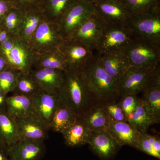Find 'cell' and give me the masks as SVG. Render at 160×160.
<instances>
[{
  "instance_id": "cell-42",
  "label": "cell",
  "mask_w": 160,
  "mask_h": 160,
  "mask_svg": "<svg viewBox=\"0 0 160 160\" xmlns=\"http://www.w3.org/2000/svg\"><path fill=\"white\" fill-rule=\"evenodd\" d=\"M10 67L6 58L0 52V72Z\"/></svg>"
},
{
  "instance_id": "cell-8",
  "label": "cell",
  "mask_w": 160,
  "mask_h": 160,
  "mask_svg": "<svg viewBox=\"0 0 160 160\" xmlns=\"http://www.w3.org/2000/svg\"><path fill=\"white\" fill-rule=\"evenodd\" d=\"M94 13L92 4L75 2L58 23L63 38L70 39L82 23Z\"/></svg>"
},
{
  "instance_id": "cell-43",
  "label": "cell",
  "mask_w": 160,
  "mask_h": 160,
  "mask_svg": "<svg viewBox=\"0 0 160 160\" xmlns=\"http://www.w3.org/2000/svg\"><path fill=\"white\" fill-rule=\"evenodd\" d=\"M18 1H19L21 4L22 5V4H32V3L34 2L36 0H18Z\"/></svg>"
},
{
  "instance_id": "cell-46",
  "label": "cell",
  "mask_w": 160,
  "mask_h": 160,
  "mask_svg": "<svg viewBox=\"0 0 160 160\" xmlns=\"http://www.w3.org/2000/svg\"><path fill=\"white\" fill-rule=\"evenodd\" d=\"M14 160L10 158V160Z\"/></svg>"
},
{
  "instance_id": "cell-18",
  "label": "cell",
  "mask_w": 160,
  "mask_h": 160,
  "mask_svg": "<svg viewBox=\"0 0 160 160\" xmlns=\"http://www.w3.org/2000/svg\"><path fill=\"white\" fill-rule=\"evenodd\" d=\"M29 74L37 83L41 90L48 93H58L62 84L64 71L60 69H33Z\"/></svg>"
},
{
  "instance_id": "cell-27",
  "label": "cell",
  "mask_w": 160,
  "mask_h": 160,
  "mask_svg": "<svg viewBox=\"0 0 160 160\" xmlns=\"http://www.w3.org/2000/svg\"><path fill=\"white\" fill-rule=\"evenodd\" d=\"M79 118L73 112L61 104L53 114L49 129L62 133Z\"/></svg>"
},
{
  "instance_id": "cell-19",
  "label": "cell",
  "mask_w": 160,
  "mask_h": 160,
  "mask_svg": "<svg viewBox=\"0 0 160 160\" xmlns=\"http://www.w3.org/2000/svg\"><path fill=\"white\" fill-rule=\"evenodd\" d=\"M108 131L121 146L127 145L136 148L141 132L128 122L110 121Z\"/></svg>"
},
{
  "instance_id": "cell-29",
  "label": "cell",
  "mask_w": 160,
  "mask_h": 160,
  "mask_svg": "<svg viewBox=\"0 0 160 160\" xmlns=\"http://www.w3.org/2000/svg\"><path fill=\"white\" fill-rule=\"evenodd\" d=\"M74 2H72V0H49L48 11L44 15L45 19L58 24Z\"/></svg>"
},
{
  "instance_id": "cell-6",
  "label": "cell",
  "mask_w": 160,
  "mask_h": 160,
  "mask_svg": "<svg viewBox=\"0 0 160 160\" xmlns=\"http://www.w3.org/2000/svg\"><path fill=\"white\" fill-rule=\"evenodd\" d=\"M156 68L150 69L130 67L117 82L116 92L118 97L127 95H137L140 92H142L149 85Z\"/></svg>"
},
{
  "instance_id": "cell-33",
  "label": "cell",
  "mask_w": 160,
  "mask_h": 160,
  "mask_svg": "<svg viewBox=\"0 0 160 160\" xmlns=\"http://www.w3.org/2000/svg\"><path fill=\"white\" fill-rule=\"evenodd\" d=\"M122 3L131 13H142L157 9L156 0H124Z\"/></svg>"
},
{
  "instance_id": "cell-11",
  "label": "cell",
  "mask_w": 160,
  "mask_h": 160,
  "mask_svg": "<svg viewBox=\"0 0 160 160\" xmlns=\"http://www.w3.org/2000/svg\"><path fill=\"white\" fill-rule=\"evenodd\" d=\"M105 24L95 13L84 21L71 38L92 50H97Z\"/></svg>"
},
{
  "instance_id": "cell-2",
  "label": "cell",
  "mask_w": 160,
  "mask_h": 160,
  "mask_svg": "<svg viewBox=\"0 0 160 160\" xmlns=\"http://www.w3.org/2000/svg\"><path fill=\"white\" fill-rule=\"evenodd\" d=\"M81 70L96 102L104 104L116 101L118 98L116 92L117 81L103 69L98 55Z\"/></svg>"
},
{
  "instance_id": "cell-13",
  "label": "cell",
  "mask_w": 160,
  "mask_h": 160,
  "mask_svg": "<svg viewBox=\"0 0 160 160\" xmlns=\"http://www.w3.org/2000/svg\"><path fill=\"white\" fill-rule=\"evenodd\" d=\"M32 112L49 127L52 118L62 104L58 93H49L41 90L32 97Z\"/></svg>"
},
{
  "instance_id": "cell-24",
  "label": "cell",
  "mask_w": 160,
  "mask_h": 160,
  "mask_svg": "<svg viewBox=\"0 0 160 160\" xmlns=\"http://www.w3.org/2000/svg\"><path fill=\"white\" fill-rule=\"evenodd\" d=\"M6 112L15 119L21 118L32 112L31 98L13 93L6 100Z\"/></svg>"
},
{
  "instance_id": "cell-14",
  "label": "cell",
  "mask_w": 160,
  "mask_h": 160,
  "mask_svg": "<svg viewBox=\"0 0 160 160\" xmlns=\"http://www.w3.org/2000/svg\"><path fill=\"white\" fill-rule=\"evenodd\" d=\"M15 120L20 140L45 141L48 138L49 127L32 112Z\"/></svg>"
},
{
  "instance_id": "cell-36",
  "label": "cell",
  "mask_w": 160,
  "mask_h": 160,
  "mask_svg": "<svg viewBox=\"0 0 160 160\" xmlns=\"http://www.w3.org/2000/svg\"><path fill=\"white\" fill-rule=\"evenodd\" d=\"M146 133L141 132L136 149L160 160V154L154 150L153 146L147 139Z\"/></svg>"
},
{
  "instance_id": "cell-38",
  "label": "cell",
  "mask_w": 160,
  "mask_h": 160,
  "mask_svg": "<svg viewBox=\"0 0 160 160\" xmlns=\"http://www.w3.org/2000/svg\"><path fill=\"white\" fill-rule=\"evenodd\" d=\"M10 5L6 0H0V24L10 10Z\"/></svg>"
},
{
  "instance_id": "cell-34",
  "label": "cell",
  "mask_w": 160,
  "mask_h": 160,
  "mask_svg": "<svg viewBox=\"0 0 160 160\" xmlns=\"http://www.w3.org/2000/svg\"><path fill=\"white\" fill-rule=\"evenodd\" d=\"M110 121L128 122L126 116L119 102L116 101L103 104Z\"/></svg>"
},
{
  "instance_id": "cell-20",
  "label": "cell",
  "mask_w": 160,
  "mask_h": 160,
  "mask_svg": "<svg viewBox=\"0 0 160 160\" xmlns=\"http://www.w3.org/2000/svg\"><path fill=\"white\" fill-rule=\"evenodd\" d=\"M142 101L155 122L160 121V78L152 79L148 86L143 90Z\"/></svg>"
},
{
  "instance_id": "cell-39",
  "label": "cell",
  "mask_w": 160,
  "mask_h": 160,
  "mask_svg": "<svg viewBox=\"0 0 160 160\" xmlns=\"http://www.w3.org/2000/svg\"><path fill=\"white\" fill-rule=\"evenodd\" d=\"M9 148L4 143L0 142V160H9Z\"/></svg>"
},
{
  "instance_id": "cell-5",
  "label": "cell",
  "mask_w": 160,
  "mask_h": 160,
  "mask_svg": "<svg viewBox=\"0 0 160 160\" xmlns=\"http://www.w3.org/2000/svg\"><path fill=\"white\" fill-rule=\"evenodd\" d=\"M65 40L57 23L45 19L40 23L28 44L34 53L52 52L59 50Z\"/></svg>"
},
{
  "instance_id": "cell-22",
  "label": "cell",
  "mask_w": 160,
  "mask_h": 160,
  "mask_svg": "<svg viewBox=\"0 0 160 160\" xmlns=\"http://www.w3.org/2000/svg\"><path fill=\"white\" fill-rule=\"evenodd\" d=\"M43 13L34 11L22 12L18 27L16 37L29 42L40 23L45 19Z\"/></svg>"
},
{
  "instance_id": "cell-28",
  "label": "cell",
  "mask_w": 160,
  "mask_h": 160,
  "mask_svg": "<svg viewBox=\"0 0 160 160\" xmlns=\"http://www.w3.org/2000/svg\"><path fill=\"white\" fill-rule=\"evenodd\" d=\"M127 120L140 132H147L149 127L156 124L141 99L136 109L128 116Z\"/></svg>"
},
{
  "instance_id": "cell-25",
  "label": "cell",
  "mask_w": 160,
  "mask_h": 160,
  "mask_svg": "<svg viewBox=\"0 0 160 160\" xmlns=\"http://www.w3.org/2000/svg\"><path fill=\"white\" fill-rule=\"evenodd\" d=\"M19 140L16 120L6 112H0V142L10 148Z\"/></svg>"
},
{
  "instance_id": "cell-32",
  "label": "cell",
  "mask_w": 160,
  "mask_h": 160,
  "mask_svg": "<svg viewBox=\"0 0 160 160\" xmlns=\"http://www.w3.org/2000/svg\"><path fill=\"white\" fill-rule=\"evenodd\" d=\"M22 12L19 9L12 8L0 24L1 28L8 32L12 36L16 37Z\"/></svg>"
},
{
  "instance_id": "cell-37",
  "label": "cell",
  "mask_w": 160,
  "mask_h": 160,
  "mask_svg": "<svg viewBox=\"0 0 160 160\" xmlns=\"http://www.w3.org/2000/svg\"><path fill=\"white\" fill-rule=\"evenodd\" d=\"M15 37L11 36L6 43L0 47V52L6 58L8 63L9 62L10 59V55L12 49L14 46Z\"/></svg>"
},
{
  "instance_id": "cell-17",
  "label": "cell",
  "mask_w": 160,
  "mask_h": 160,
  "mask_svg": "<svg viewBox=\"0 0 160 160\" xmlns=\"http://www.w3.org/2000/svg\"><path fill=\"white\" fill-rule=\"evenodd\" d=\"M103 69L117 82L130 68L128 58L123 51H111L98 54Z\"/></svg>"
},
{
  "instance_id": "cell-15",
  "label": "cell",
  "mask_w": 160,
  "mask_h": 160,
  "mask_svg": "<svg viewBox=\"0 0 160 160\" xmlns=\"http://www.w3.org/2000/svg\"><path fill=\"white\" fill-rule=\"evenodd\" d=\"M35 53L28 43L15 37L9 65L21 73H29L34 68Z\"/></svg>"
},
{
  "instance_id": "cell-26",
  "label": "cell",
  "mask_w": 160,
  "mask_h": 160,
  "mask_svg": "<svg viewBox=\"0 0 160 160\" xmlns=\"http://www.w3.org/2000/svg\"><path fill=\"white\" fill-rule=\"evenodd\" d=\"M60 69L64 71L68 69L66 59L60 50L52 52L35 53L33 69Z\"/></svg>"
},
{
  "instance_id": "cell-41",
  "label": "cell",
  "mask_w": 160,
  "mask_h": 160,
  "mask_svg": "<svg viewBox=\"0 0 160 160\" xmlns=\"http://www.w3.org/2000/svg\"><path fill=\"white\" fill-rule=\"evenodd\" d=\"M8 94L0 91V112H6V100Z\"/></svg>"
},
{
  "instance_id": "cell-40",
  "label": "cell",
  "mask_w": 160,
  "mask_h": 160,
  "mask_svg": "<svg viewBox=\"0 0 160 160\" xmlns=\"http://www.w3.org/2000/svg\"><path fill=\"white\" fill-rule=\"evenodd\" d=\"M11 35L4 29L1 28L0 30V47L4 45L11 37Z\"/></svg>"
},
{
  "instance_id": "cell-3",
  "label": "cell",
  "mask_w": 160,
  "mask_h": 160,
  "mask_svg": "<svg viewBox=\"0 0 160 160\" xmlns=\"http://www.w3.org/2000/svg\"><path fill=\"white\" fill-rule=\"evenodd\" d=\"M126 26L133 38L160 46V16L158 9L131 13Z\"/></svg>"
},
{
  "instance_id": "cell-1",
  "label": "cell",
  "mask_w": 160,
  "mask_h": 160,
  "mask_svg": "<svg viewBox=\"0 0 160 160\" xmlns=\"http://www.w3.org/2000/svg\"><path fill=\"white\" fill-rule=\"evenodd\" d=\"M58 93L62 104L79 118L97 103L78 69L68 68L64 71L62 84Z\"/></svg>"
},
{
  "instance_id": "cell-4",
  "label": "cell",
  "mask_w": 160,
  "mask_h": 160,
  "mask_svg": "<svg viewBox=\"0 0 160 160\" xmlns=\"http://www.w3.org/2000/svg\"><path fill=\"white\" fill-rule=\"evenodd\" d=\"M123 52L130 67L153 69L160 66L159 46L133 38Z\"/></svg>"
},
{
  "instance_id": "cell-35",
  "label": "cell",
  "mask_w": 160,
  "mask_h": 160,
  "mask_svg": "<svg viewBox=\"0 0 160 160\" xmlns=\"http://www.w3.org/2000/svg\"><path fill=\"white\" fill-rule=\"evenodd\" d=\"M120 98L121 100L119 103L128 117L136 109L140 99L136 95H127Z\"/></svg>"
},
{
  "instance_id": "cell-47",
  "label": "cell",
  "mask_w": 160,
  "mask_h": 160,
  "mask_svg": "<svg viewBox=\"0 0 160 160\" xmlns=\"http://www.w3.org/2000/svg\"><path fill=\"white\" fill-rule=\"evenodd\" d=\"M1 26H0V30H1Z\"/></svg>"
},
{
  "instance_id": "cell-10",
  "label": "cell",
  "mask_w": 160,
  "mask_h": 160,
  "mask_svg": "<svg viewBox=\"0 0 160 160\" xmlns=\"http://www.w3.org/2000/svg\"><path fill=\"white\" fill-rule=\"evenodd\" d=\"M68 68L82 70L94 58L93 50L72 39L65 40L60 47Z\"/></svg>"
},
{
  "instance_id": "cell-9",
  "label": "cell",
  "mask_w": 160,
  "mask_h": 160,
  "mask_svg": "<svg viewBox=\"0 0 160 160\" xmlns=\"http://www.w3.org/2000/svg\"><path fill=\"white\" fill-rule=\"evenodd\" d=\"M94 13L105 25L126 26L131 13L122 2L115 0H97L92 4Z\"/></svg>"
},
{
  "instance_id": "cell-7",
  "label": "cell",
  "mask_w": 160,
  "mask_h": 160,
  "mask_svg": "<svg viewBox=\"0 0 160 160\" xmlns=\"http://www.w3.org/2000/svg\"><path fill=\"white\" fill-rule=\"evenodd\" d=\"M133 38L126 26L105 25L97 50L98 54L111 51H124Z\"/></svg>"
},
{
  "instance_id": "cell-31",
  "label": "cell",
  "mask_w": 160,
  "mask_h": 160,
  "mask_svg": "<svg viewBox=\"0 0 160 160\" xmlns=\"http://www.w3.org/2000/svg\"><path fill=\"white\" fill-rule=\"evenodd\" d=\"M20 73L10 67L0 72V91L7 94L13 92L17 86Z\"/></svg>"
},
{
  "instance_id": "cell-23",
  "label": "cell",
  "mask_w": 160,
  "mask_h": 160,
  "mask_svg": "<svg viewBox=\"0 0 160 160\" xmlns=\"http://www.w3.org/2000/svg\"><path fill=\"white\" fill-rule=\"evenodd\" d=\"M91 131L79 118L76 122L62 132L65 143L71 148L80 147L88 144Z\"/></svg>"
},
{
  "instance_id": "cell-44",
  "label": "cell",
  "mask_w": 160,
  "mask_h": 160,
  "mask_svg": "<svg viewBox=\"0 0 160 160\" xmlns=\"http://www.w3.org/2000/svg\"><path fill=\"white\" fill-rule=\"evenodd\" d=\"M81 2H84L90 3V4H93L95 2H96L97 0H79Z\"/></svg>"
},
{
  "instance_id": "cell-16",
  "label": "cell",
  "mask_w": 160,
  "mask_h": 160,
  "mask_svg": "<svg viewBox=\"0 0 160 160\" xmlns=\"http://www.w3.org/2000/svg\"><path fill=\"white\" fill-rule=\"evenodd\" d=\"M45 141L19 140L9 148L10 158L14 160H40L46 154Z\"/></svg>"
},
{
  "instance_id": "cell-12",
  "label": "cell",
  "mask_w": 160,
  "mask_h": 160,
  "mask_svg": "<svg viewBox=\"0 0 160 160\" xmlns=\"http://www.w3.org/2000/svg\"><path fill=\"white\" fill-rule=\"evenodd\" d=\"M88 145L93 153L102 160L112 159L122 147L108 130L91 131Z\"/></svg>"
},
{
  "instance_id": "cell-30",
  "label": "cell",
  "mask_w": 160,
  "mask_h": 160,
  "mask_svg": "<svg viewBox=\"0 0 160 160\" xmlns=\"http://www.w3.org/2000/svg\"><path fill=\"white\" fill-rule=\"evenodd\" d=\"M41 89L29 73H20L17 86L13 93L22 94L31 98Z\"/></svg>"
},
{
  "instance_id": "cell-21",
  "label": "cell",
  "mask_w": 160,
  "mask_h": 160,
  "mask_svg": "<svg viewBox=\"0 0 160 160\" xmlns=\"http://www.w3.org/2000/svg\"><path fill=\"white\" fill-rule=\"evenodd\" d=\"M86 127L92 131L108 130L110 119L102 104L96 103L82 118Z\"/></svg>"
},
{
  "instance_id": "cell-45",
  "label": "cell",
  "mask_w": 160,
  "mask_h": 160,
  "mask_svg": "<svg viewBox=\"0 0 160 160\" xmlns=\"http://www.w3.org/2000/svg\"><path fill=\"white\" fill-rule=\"evenodd\" d=\"M115 1H119V2H121V1H122V0H115Z\"/></svg>"
}]
</instances>
